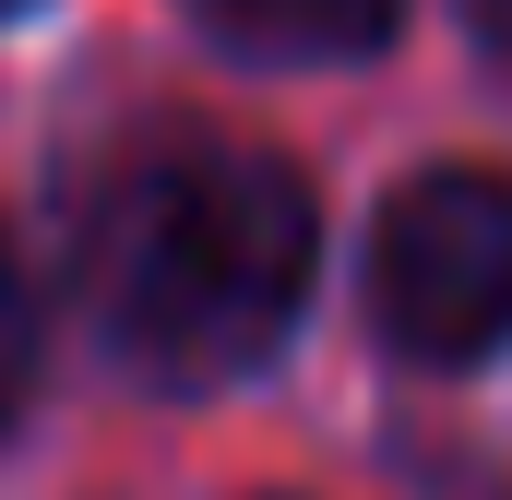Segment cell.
Masks as SVG:
<instances>
[{"instance_id": "obj_1", "label": "cell", "mask_w": 512, "mask_h": 500, "mask_svg": "<svg viewBox=\"0 0 512 500\" xmlns=\"http://www.w3.org/2000/svg\"><path fill=\"white\" fill-rule=\"evenodd\" d=\"M310 250H322V215L286 155L167 143L96 191L84 298L143 381L203 393V381H239L286 346V322L310 298Z\"/></svg>"}, {"instance_id": "obj_2", "label": "cell", "mask_w": 512, "mask_h": 500, "mask_svg": "<svg viewBox=\"0 0 512 500\" xmlns=\"http://www.w3.org/2000/svg\"><path fill=\"white\" fill-rule=\"evenodd\" d=\"M370 322L417 370H477L512 346V179L429 167L370 227Z\"/></svg>"}, {"instance_id": "obj_3", "label": "cell", "mask_w": 512, "mask_h": 500, "mask_svg": "<svg viewBox=\"0 0 512 500\" xmlns=\"http://www.w3.org/2000/svg\"><path fill=\"white\" fill-rule=\"evenodd\" d=\"M203 12L215 36H239L262 60H370L405 24V0H203Z\"/></svg>"}, {"instance_id": "obj_4", "label": "cell", "mask_w": 512, "mask_h": 500, "mask_svg": "<svg viewBox=\"0 0 512 500\" xmlns=\"http://www.w3.org/2000/svg\"><path fill=\"white\" fill-rule=\"evenodd\" d=\"M24 381H36V298H24V262L0 250V417L24 405Z\"/></svg>"}, {"instance_id": "obj_5", "label": "cell", "mask_w": 512, "mask_h": 500, "mask_svg": "<svg viewBox=\"0 0 512 500\" xmlns=\"http://www.w3.org/2000/svg\"><path fill=\"white\" fill-rule=\"evenodd\" d=\"M465 24H477V36H489V48L512 60V0H465Z\"/></svg>"}]
</instances>
